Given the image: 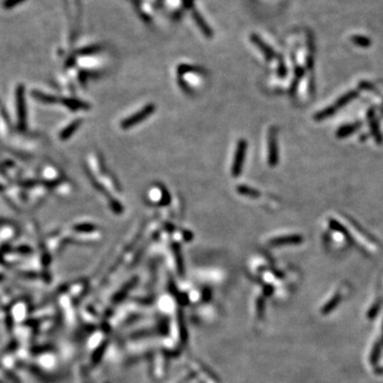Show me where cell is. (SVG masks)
<instances>
[{
	"mask_svg": "<svg viewBox=\"0 0 383 383\" xmlns=\"http://www.w3.org/2000/svg\"><path fill=\"white\" fill-rule=\"evenodd\" d=\"M76 231L79 232H88V231H93L95 229V226L91 223H81V224H77L75 227Z\"/></svg>",
	"mask_w": 383,
	"mask_h": 383,
	"instance_id": "14",
	"label": "cell"
},
{
	"mask_svg": "<svg viewBox=\"0 0 383 383\" xmlns=\"http://www.w3.org/2000/svg\"><path fill=\"white\" fill-rule=\"evenodd\" d=\"M81 124H82L81 120H76L73 123H71L64 130H62V132H61L60 136H59L60 140H62V141L69 140L75 133V132L78 130V128L80 127Z\"/></svg>",
	"mask_w": 383,
	"mask_h": 383,
	"instance_id": "5",
	"label": "cell"
},
{
	"mask_svg": "<svg viewBox=\"0 0 383 383\" xmlns=\"http://www.w3.org/2000/svg\"><path fill=\"white\" fill-rule=\"evenodd\" d=\"M154 110H155V105L150 103V104H147L146 107H144L140 112L138 113H134L133 115H131L130 117L126 118V120H124L122 123H121V127L125 130L127 129H130L136 125H139L141 124L142 122H144L145 120H146L147 117H149L152 113H154Z\"/></svg>",
	"mask_w": 383,
	"mask_h": 383,
	"instance_id": "1",
	"label": "cell"
},
{
	"mask_svg": "<svg viewBox=\"0 0 383 383\" xmlns=\"http://www.w3.org/2000/svg\"><path fill=\"white\" fill-rule=\"evenodd\" d=\"M62 103H64L66 107H69L72 110H79V109H85L87 108V104L83 103L76 99H63Z\"/></svg>",
	"mask_w": 383,
	"mask_h": 383,
	"instance_id": "7",
	"label": "cell"
},
{
	"mask_svg": "<svg viewBox=\"0 0 383 383\" xmlns=\"http://www.w3.org/2000/svg\"><path fill=\"white\" fill-rule=\"evenodd\" d=\"M269 155H268V162L269 165L275 166L278 162V150H277V143H276V134L275 130H271L269 133Z\"/></svg>",
	"mask_w": 383,
	"mask_h": 383,
	"instance_id": "4",
	"label": "cell"
},
{
	"mask_svg": "<svg viewBox=\"0 0 383 383\" xmlns=\"http://www.w3.org/2000/svg\"><path fill=\"white\" fill-rule=\"evenodd\" d=\"M369 123H371L372 131H373V133H374V136H375L377 142H378V143H381V142H382V138H381V134H380L379 130H378V126H377V123H376V121H375V118L372 116V113L369 114Z\"/></svg>",
	"mask_w": 383,
	"mask_h": 383,
	"instance_id": "11",
	"label": "cell"
},
{
	"mask_svg": "<svg viewBox=\"0 0 383 383\" xmlns=\"http://www.w3.org/2000/svg\"><path fill=\"white\" fill-rule=\"evenodd\" d=\"M32 95L36 99L41 100L43 102H46V103H55V102L58 101V99L56 97H52V96H48V95L42 94V93H39V92H33Z\"/></svg>",
	"mask_w": 383,
	"mask_h": 383,
	"instance_id": "10",
	"label": "cell"
},
{
	"mask_svg": "<svg viewBox=\"0 0 383 383\" xmlns=\"http://www.w3.org/2000/svg\"><path fill=\"white\" fill-rule=\"evenodd\" d=\"M335 109H336V107H329V108H327L326 110L322 111L321 113H319L318 115L315 116V117H316V120H318V121H322V120H324V118H326V117L331 116L332 114H334Z\"/></svg>",
	"mask_w": 383,
	"mask_h": 383,
	"instance_id": "12",
	"label": "cell"
},
{
	"mask_svg": "<svg viewBox=\"0 0 383 383\" xmlns=\"http://www.w3.org/2000/svg\"><path fill=\"white\" fill-rule=\"evenodd\" d=\"M356 97V93L355 92H349V93H347L346 95L343 96L341 99L337 100V103H336V107L337 108H342L344 107L345 104H347L348 102H350L353 98Z\"/></svg>",
	"mask_w": 383,
	"mask_h": 383,
	"instance_id": "9",
	"label": "cell"
},
{
	"mask_svg": "<svg viewBox=\"0 0 383 383\" xmlns=\"http://www.w3.org/2000/svg\"><path fill=\"white\" fill-rule=\"evenodd\" d=\"M25 0H5V7L6 8H12L19 5L20 3H24Z\"/></svg>",
	"mask_w": 383,
	"mask_h": 383,
	"instance_id": "15",
	"label": "cell"
},
{
	"mask_svg": "<svg viewBox=\"0 0 383 383\" xmlns=\"http://www.w3.org/2000/svg\"><path fill=\"white\" fill-rule=\"evenodd\" d=\"M237 192H240L241 194L247 195V196H250V197H259V195H260L258 191L249 189L247 187H239V188H237Z\"/></svg>",
	"mask_w": 383,
	"mask_h": 383,
	"instance_id": "13",
	"label": "cell"
},
{
	"mask_svg": "<svg viewBox=\"0 0 383 383\" xmlns=\"http://www.w3.org/2000/svg\"><path fill=\"white\" fill-rule=\"evenodd\" d=\"M301 241V237L298 235H293V236H286L282 237V239H277L273 243L275 245H279V244H285V243H299Z\"/></svg>",
	"mask_w": 383,
	"mask_h": 383,
	"instance_id": "8",
	"label": "cell"
},
{
	"mask_svg": "<svg viewBox=\"0 0 383 383\" xmlns=\"http://www.w3.org/2000/svg\"><path fill=\"white\" fill-rule=\"evenodd\" d=\"M361 126V124H352V125H348V126H345L341 128L339 131H337V138H346L348 134H351L352 132H354L355 130H358L359 127Z\"/></svg>",
	"mask_w": 383,
	"mask_h": 383,
	"instance_id": "6",
	"label": "cell"
},
{
	"mask_svg": "<svg viewBox=\"0 0 383 383\" xmlns=\"http://www.w3.org/2000/svg\"><path fill=\"white\" fill-rule=\"evenodd\" d=\"M247 149V143L244 140H241L237 143V147L234 155V161L232 165V176L237 177L242 173V168L245 159V152Z\"/></svg>",
	"mask_w": 383,
	"mask_h": 383,
	"instance_id": "3",
	"label": "cell"
},
{
	"mask_svg": "<svg viewBox=\"0 0 383 383\" xmlns=\"http://www.w3.org/2000/svg\"><path fill=\"white\" fill-rule=\"evenodd\" d=\"M16 101H17V114H18V126L20 129H25L26 120H27V105L25 99V88L20 84L16 88Z\"/></svg>",
	"mask_w": 383,
	"mask_h": 383,
	"instance_id": "2",
	"label": "cell"
}]
</instances>
